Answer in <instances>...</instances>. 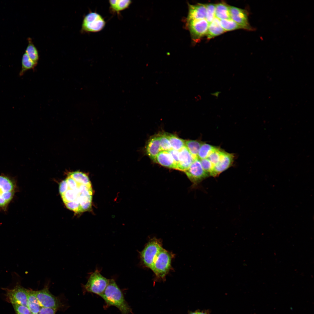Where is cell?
Returning <instances> with one entry per match:
<instances>
[{
    "label": "cell",
    "mask_w": 314,
    "mask_h": 314,
    "mask_svg": "<svg viewBox=\"0 0 314 314\" xmlns=\"http://www.w3.org/2000/svg\"><path fill=\"white\" fill-rule=\"evenodd\" d=\"M59 192L66 206L76 213L90 210L92 207L93 190L91 182L85 173L70 172L59 185Z\"/></svg>",
    "instance_id": "6da1fadb"
},
{
    "label": "cell",
    "mask_w": 314,
    "mask_h": 314,
    "mask_svg": "<svg viewBox=\"0 0 314 314\" xmlns=\"http://www.w3.org/2000/svg\"><path fill=\"white\" fill-rule=\"evenodd\" d=\"M105 301V308L113 306L116 307L122 314H129L132 310L125 300L123 293L113 279H109L108 284L100 296Z\"/></svg>",
    "instance_id": "7a4b0ae2"
},
{
    "label": "cell",
    "mask_w": 314,
    "mask_h": 314,
    "mask_svg": "<svg viewBox=\"0 0 314 314\" xmlns=\"http://www.w3.org/2000/svg\"><path fill=\"white\" fill-rule=\"evenodd\" d=\"M173 255L163 248L155 258L151 270L154 273L156 281H165L166 275L171 268Z\"/></svg>",
    "instance_id": "3957f363"
},
{
    "label": "cell",
    "mask_w": 314,
    "mask_h": 314,
    "mask_svg": "<svg viewBox=\"0 0 314 314\" xmlns=\"http://www.w3.org/2000/svg\"><path fill=\"white\" fill-rule=\"evenodd\" d=\"M16 190L14 179L4 174L0 175V208L4 210L7 209Z\"/></svg>",
    "instance_id": "277c9868"
},
{
    "label": "cell",
    "mask_w": 314,
    "mask_h": 314,
    "mask_svg": "<svg viewBox=\"0 0 314 314\" xmlns=\"http://www.w3.org/2000/svg\"><path fill=\"white\" fill-rule=\"evenodd\" d=\"M162 248L160 240L153 238L149 240L140 252V259L143 264L151 270L155 258Z\"/></svg>",
    "instance_id": "5b68a950"
},
{
    "label": "cell",
    "mask_w": 314,
    "mask_h": 314,
    "mask_svg": "<svg viewBox=\"0 0 314 314\" xmlns=\"http://www.w3.org/2000/svg\"><path fill=\"white\" fill-rule=\"evenodd\" d=\"M109 281L96 270L91 274L84 288L87 292L100 296L107 286Z\"/></svg>",
    "instance_id": "8992f818"
},
{
    "label": "cell",
    "mask_w": 314,
    "mask_h": 314,
    "mask_svg": "<svg viewBox=\"0 0 314 314\" xmlns=\"http://www.w3.org/2000/svg\"><path fill=\"white\" fill-rule=\"evenodd\" d=\"M106 22L100 14L91 12L86 15L83 20L81 31L83 33L97 32L102 30Z\"/></svg>",
    "instance_id": "52a82bcc"
},
{
    "label": "cell",
    "mask_w": 314,
    "mask_h": 314,
    "mask_svg": "<svg viewBox=\"0 0 314 314\" xmlns=\"http://www.w3.org/2000/svg\"><path fill=\"white\" fill-rule=\"evenodd\" d=\"M209 23L205 19H192L187 21V26L192 40L197 42L206 35Z\"/></svg>",
    "instance_id": "ba28073f"
},
{
    "label": "cell",
    "mask_w": 314,
    "mask_h": 314,
    "mask_svg": "<svg viewBox=\"0 0 314 314\" xmlns=\"http://www.w3.org/2000/svg\"><path fill=\"white\" fill-rule=\"evenodd\" d=\"M13 288L6 289L7 299L12 304H18L27 307L28 289L22 287L18 283Z\"/></svg>",
    "instance_id": "9c48e42d"
},
{
    "label": "cell",
    "mask_w": 314,
    "mask_h": 314,
    "mask_svg": "<svg viewBox=\"0 0 314 314\" xmlns=\"http://www.w3.org/2000/svg\"><path fill=\"white\" fill-rule=\"evenodd\" d=\"M185 172L189 179L195 185L198 184L209 176L203 169L198 158L195 159Z\"/></svg>",
    "instance_id": "30bf717a"
},
{
    "label": "cell",
    "mask_w": 314,
    "mask_h": 314,
    "mask_svg": "<svg viewBox=\"0 0 314 314\" xmlns=\"http://www.w3.org/2000/svg\"><path fill=\"white\" fill-rule=\"evenodd\" d=\"M35 293L41 307L57 309L59 307V300L50 292L47 286L42 290L35 291Z\"/></svg>",
    "instance_id": "8fae6325"
},
{
    "label": "cell",
    "mask_w": 314,
    "mask_h": 314,
    "mask_svg": "<svg viewBox=\"0 0 314 314\" xmlns=\"http://www.w3.org/2000/svg\"><path fill=\"white\" fill-rule=\"evenodd\" d=\"M231 19L242 27L243 29L249 31L253 30L248 20V14L245 10L233 6H229Z\"/></svg>",
    "instance_id": "7c38bea8"
},
{
    "label": "cell",
    "mask_w": 314,
    "mask_h": 314,
    "mask_svg": "<svg viewBox=\"0 0 314 314\" xmlns=\"http://www.w3.org/2000/svg\"><path fill=\"white\" fill-rule=\"evenodd\" d=\"M234 158L233 154L224 151L219 161L213 166L210 176L213 177L218 176L232 165Z\"/></svg>",
    "instance_id": "4fadbf2b"
},
{
    "label": "cell",
    "mask_w": 314,
    "mask_h": 314,
    "mask_svg": "<svg viewBox=\"0 0 314 314\" xmlns=\"http://www.w3.org/2000/svg\"><path fill=\"white\" fill-rule=\"evenodd\" d=\"M179 161L176 170L185 172L195 160L185 146L179 151Z\"/></svg>",
    "instance_id": "5bb4252c"
},
{
    "label": "cell",
    "mask_w": 314,
    "mask_h": 314,
    "mask_svg": "<svg viewBox=\"0 0 314 314\" xmlns=\"http://www.w3.org/2000/svg\"><path fill=\"white\" fill-rule=\"evenodd\" d=\"M147 155L154 161L159 153L161 151L159 134L151 136L148 140L146 147Z\"/></svg>",
    "instance_id": "9a60e30c"
},
{
    "label": "cell",
    "mask_w": 314,
    "mask_h": 314,
    "mask_svg": "<svg viewBox=\"0 0 314 314\" xmlns=\"http://www.w3.org/2000/svg\"><path fill=\"white\" fill-rule=\"evenodd\" d=\"M206 9L205 4L197 3L188 4V13L186 21L192 19H205Z\"/></svg>",
    "instance_id": "2e32d148"
},
{
    "label": "cell",
    "mask_w": 314,
    "mask_h": 314,
    "mask_svg": "<svg viewBox=\"0 0 314 314\" xmlns=\"http://www.w3.org/2000/svg\"><path fill=\"white\" fill-rule=\"evenodd\" d=\"M155 162L165 167L176 169V165L167 151H160L156 156Z\"/></svg>",
    "instance_id": "e0dca14e"
},
{
    "label": "cell",
    "mask_w": 314,
    "mask_h": 314,
    "mask_svg": "<svg viewBox=\"0 0 314 314\" xmlns=\"http://www.w3.org/2000/svg\"><path fill=\"white\" fill-rule=\"evenodd\" d=\"M225 32L221 26L220 20L215 17L209 24L206 35L207 38L210 39L220 35Z\"/></svg>",
    "instance_id": "ac0fdd59"
},
{
    "label": "cell",
    "mask_w": 314,
    "mask_h": 314,
    "mask_svg": "<svg viewBox=\"0 0 314 314\" xmlns=\"http://www.w3.org/2000/svg\"><path fill=\"white\" fill-rule=\"evenodd\" d=\"M27 307L33 313H38L41 306L35 294V291L28 289Z\"/></svg>",
    "instance_id": "d6986e66"
},
{
    "label": "cell",
    "mask_w": 314,
    "mask_h": 314,
    "mask_svg": "<svg viewBox=\"0 0 314 314\" xmlns=\"http://www.w3.org/2000/svg\"><path fill=\"white\" fill-rule=\"evenodd\" d=\"M229 6L225 2H223L215 4V17L220 20L231 19Z\"/></svg>",
    "instance_id": "ffe728a7"
},
{
    "label": "cell",
    "mask_w": 314,
    "mask_h": 314,
    "mask_svg": "<svg viewBox=\"0 0 314 314\" xmlns=\"http://www.w3.org/2000/svg\"><path fill=\"white\" fill-rule=\"evenodd\" d=\"M203 142L198 140H185V146L195 159L198 158V153Z\"/></svg>",
    "instance_id": "44dd1931"
},
{
    "label": "cell",
    "mask_w": 314,
    "mask_h": 314,
    "mask_svg": "<svg viewBox=\"0 0 314 314\" xmlns=\"http://www.w3.org/2000/svg\"><path fill=\"white\" fill-rule=\"evenodd\" d=\"M109 1L112 11L117 13L127 8L131 3L130 0H110Z\"/></svg>",
    "instance_id": "7402d4cb"
},
{
    "label": "cell",
    "mask_w": 314,
    "mask_h": 314,
    "mask_svg": "<svg viewBox=\"0 0 314 314\" xmlns=\"http://www.w3.org/2000/svg\"><path fill=\"white\" fill-rule=\"evenodd\" d=\"M37 64L33 61L25 52L22 58V68L19 75L22 76L28 70L34 69Z\"/></svg>",
    "instance_id": "603a6c76"
},
{
    "label": "cell",
    "mask_w": 314,
    "mask_h": 314,
    "mask_svg": "<svg viewBox=\"0 0 314 314\" xmlns=\"http://www.w3.org/2000/svg\"><path fill=\"white\" fill-rule=\"evenodd\" d=\"M27 40L28 44L25 52L33 61L37 64L39 59L38 51L33 44L31 38H28Z\"/></svg>",
    "instance_id": "cb8c5ba5"
},
{
    "label": "cell",
    "mask_w": 314,
    "mask_h": 314,
    "mask_svg": "<svg viewBox=\"0 0 314 314\" xmlns=\"http://www.w3.org/2000/svg\"><path fill=\"white\" fill-rule=\"evenodd\" d=\"M172 149L179 151L185 146V140L181 138L177 135L167 133Z\"/></svg>",
    "instance_id": "d4e9b609"
},
{
    "label": "cell",
    "mask_w": 314,
    "mask_h": 314,
    "mask_svg": "<svg viewBox=\"0 0 314 314\" xmlns=\"http://www.w3.org/2000/svg\"><path fill=\"white\" fill-rule=\"evenodd\" d=\"M216 147L203 142L199 149L198 158L200 160L206 158Z\"/></svg>",
    "instance_id": "484cf974"
},
{
    "label": "cell",
    "mask_w": 314,
    "mask_h": 314,
    "mask_svg": "<svg viewBox=\"0 0 314 314\" xmlns=\"http://www.w3.org/2000/svg\"><path fill=\"white\" fill-rule=\"evenodd\" d=\"M220 20L221 26L225 31L242 28V27L231 19Z\"/></svg>",
    "instance_id": "4316f807"
},
{
    "label": "cell",
    "mask_w": 314,
    "mask_h": 314,
    "mask_svg": "<svg viewBox=\"0 0 314 314\" xmlns=\"http://www.w3.org/2000/svg\"><path fill=\"white\" fill-rule=\"evenodd\" d=\"M224 151L216 147L206 158L214 165L217 164L220 160Z\"/></svg>",
    "instance_id": "83f0119b"
},
{
    "label": "cell",
    "mask_w": 314,
    "mask_h": 314,
    "mask_svg": "<svg viewBox=\"0 0 314 314\" xmlns=\"http://www.w3.org/2000/svg\"><path fill=\"white\" fill-rule=\"evenodd\" d=\"M160 145L161 151H168L172 149L171 144L167 133L159 134Z\"/></svg>",
    "instance_id": "f1b7e54d"
},
{
    "label": "cell",
    "mask_w": 314,
    "mask_h": 314,
    "mask_svg": "<svg viewBox=\"0 0 314 314\" xmlns=\"http://www.w3.org/2000/svg\"><path fill=\"white\" fill-rule=\"evenodd\" d=\"M205 5L206 9L205 19L209 24L215 17V4L208 3Z\"/></svg>",
    "instance_id": "f546056e"
},
{
    "label": "cell",
    "mask_w": 314,
    "mask_h": 314,
    "mask_svg": "<svg viewBox=\"0 0 314 314\" xmlns=\"http://www.w3.org/2000/svg\"><path fill=\"white\" fill-rule=\"evenodd\" d=\"M12 305L17 314H31L32 313L27 306L18 304Z\"/></svg>",
    "instance_id": "4dcf8cb0"
},
{
    "label": "cell",
    "mask_w": 314,
    "mask_h": 314,
    "mask_svg": "<svg viewBox=\"0 0 314 314\" xmlns=\"http://www.w3.org/2000/svg\"><path fill=\"white\" fill-rule=\"evenodd\" d=\"M200 160L203 169L210 175V173L213 168V165L207 158L200 159Z\"/></svg>",
    "instance_id": "1f68e13d"
},
{
    "label": "cell",
    "mask_w": 314,
    "mask_h": 314,
    "mask_svg": "<svg viewBox=\"0 0 314 314\" xmlns=\"http://www.w3.org/2000/svg\"><path fill=\"white\" fill-rule=\"evenodd\" d=\"M57 309L41 307L39 312V314H55Z\"/></svg>",
    "instance_id": "d6a6232c"
},
{
    "label": "cell",
    "mask_w": 314,
    "mask_h": 314,
    "mask_svg": "<svg viewBox=\"0 0 314 314\" xmlns=\"http://www.w3.org/2000/svg\"><path fill=\"white\" fill-rule=\"evenodd\" d=\"M167 151L171 155L176 165L177 168V165L179 161V151L172 149Z\"/></svg>",
    "instance_id": "836d02e7"
},
{
    "label": "cell",
    "mask_w": 314,
    "mask_h": 314,
    "mask_svg": "<svg viewBox=\"0 0 314 314\" xmlns=\"http://www.w3.org/2000/svg\"><path fill=\"white\" fill-rule=\"evenodd\" d=\"M210 312L209 310H205L201 311H199L198 314H209Z\"/></svg>",
    "instance_id": "e575fe53"
},
{
    "label": "cell",
    "mask_w": 314,
    "mask_h": 314,
    "mask_svg": "<svg viewBox=\"0 0 314 314\" xmlns=\"http://www.w3.org/2000/svg\"><path fill=\"white\" fill-rule=\"evenodd\" d=\"M199 311H197L195 312H191L189 314H198Z\"/></svg>",
    "instance_id": "d590c367"
},
{
    "label": "cell",
    "mask_w": 314,
    "mask_h": 314,
    "mask_svg": "<svg viewBox=\"0 0 314 314\" xmlns=\"http://www.w3.org/2000/svg\"><path fill=\"white\" fill-rule=\"evenodd\" d=\"M31 314H39V313H32Z\"/></svg>",
    "instance_id": "8d00e7d4"
}]
</instances>
